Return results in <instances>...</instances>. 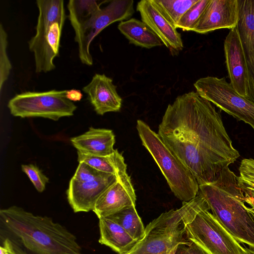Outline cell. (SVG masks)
Masks as SVG:
<instances>
[{
    "label": "cell",
    "mask_w": 254,
    "mask_h": 254,
    "mask_svg": "<svg viewBox=\"0 0 254 254\" xmlns=\"http://www.w3.org/2000/svg\"><path fill=\"white\" fill-rule=\"evenodd\" d=\"M238 2L237 27L248 67L250 100L254 103V0H238Z\"/></svg>",
    "instance_id": "cell-17"
},
{
    "label": "cell",
    "mask_w": 254,
    "mask_h": 254,
    "mask_svg": "<svg viewBox=\"0 0 254 254\" xmlns=\"http://www.w3.org/2000/svg\"><path fill=\"white\" fill-rule=\"evenodd\" d=\"M2 246L7 250L8 254H24L17 247L8 239L1 240Z\"/></svg>",
    "instance_id": "cell-31"
},
{
    "label": "cell",
    "mask_w": 254,
    "mask_h": 254,
    "mask_svg": "<svg viewBox=\"0 0 254 254\" xmlns=\"http://www.w3.org/2000/svg\"><path fill=\"white\" fill-rule=\"evenodd\" d=\"M165 18L175 27L184 14L198 0H151Z\"/></svg>",
    "instance_id": "cell-23"
},
{
    "label": "cell",
    "mask_w": 254,
    "mask_h": 254,
    "mask_svg": "<svg viewBox=\"0 0 254 254\" xmlns=\"http://www.w3.org/2000/svg\"><path fill=\"white\" fill-rule=\"evenodd\" d=\"M213 215L239 243L254 249V213L245 204L238 177L229 167L214 182L199 186Z\"/></svg>",
    "instance_id": "cell-3"
},
{
    "label": "cell",
    "mask_w": 254,
    "mask_h": 254,
    "mask_svg": "<svg viewBox=\"0 0 254 254\" xmlns=\"http://www.w3.org/2000/svg\"><path fill=\"white\" fill-rule=\"evenodd\" d=\"M0 237L24 254H83L75 236L65 227L15 205L0 210Z\"/></svg>",
    "instance_id": "cell-2"
},
{
    "label": "cell",
    "mask_w": 254,
    "mask_h": 254,
    "mask_svg": "<svg viewBox=\"0 0 254 254\" xmlns=\"http://www.w3.org/2000/svg\"><path fill=\"white\" fill-rule=\"evenodd\" d=\"M83 94L77 89H70L66 91V97L72 102L79 101L81 100Z\"/></svg>",
    "instance_id": "cell-32"
},
{
    "label": "cell",
    "mask_w": 254,
    "mask_h": 254,
    "mask_svg": "<svg viewBox=\"0 0 254 254\" xmlns=\"http://www.w3.org/2000/svg\"><path fill=\"white\" fill-rule=\"evenodd\" d=\"M209 1L210 0H198L182 17L176 28L192 31Z\"/></svg>",
    "instance_id": "cell-24"
},
{
    "label": "cell",
    "mask_w": 254,
    "mask_h": 254,
    "mask_svg": "<svg viewBox=\"0 0 254 254\" xmlns=\"http://www.w3.org/2000/svg\"><path fill=\"white\" fill-rule=\"evenodd\" d=\"M107 174L100 172L83 162H80L72 178L79 182H87L97 180Z\"/></svg>",
    "instance_id": "cell-27"
},
{
    "label": "cell",
    "mask_w": 254,
    "mask_h": 254,
    "mask_svg": "<svg viewBox=\"0 0 254 254\" xmlns=\"http://www.w3.org/2000/svg\"><path fill=\"white\" fill-rule=\"evenodd\" d=\"M99 242L106 245L119 254H126L137 241L119 224L108 217L99 219Z\"/></svg>",
    "instance_id": "cell-19"
},
{
    "label": "cell",
    "mask_w": 254,
    "mask_h": 254,
    "mask_svg": "<svg viewBox=\"0 0 254 254\" xmlns=\"http://www.w3.org/2000/svg\"><path fill=\"white\" fill-rule=\"evenodd\" d=\"M224 51L230 84L240 95L250 100L248 67L237 26L226 37Z\"/></svg>",
    "instance_id": "cell-11"
},
{
    "label": "cell",
    "mask_w": 254,
    "mask_h": 254,
    "mask_svg": "<svg viewBox=\"0 0 254 254\" xmlns=\"http://www.w3.org/2000/svg\"><path fill=\"white\" fill-rule=\"evenodd\" d=\"M245 202L251 206L250 207V210L254 213V199L245 196Z\"/></svg>",
    "instance_id": "cell-33"
},
{
    "label": "cell",
    "mask_w": 254,
    "mask_h": 254,
    "mask_svg": "<svg viewBox=\"0 0 254 254\" xmlns=\"http://www.w3.org/2000/svg\"><path fill=\"white\" fill-rule=\"evenodd\" d=\"M175 254H209L194 242L188 240L178 245Z\"/></svg>",
    "instance_id": "cell-28"
},
{
    "label": "cell",
    "mask_w": 254,
    "mask_h": 254,
    "mask_svg": "<svg viewBox=\"0 0 254 254\" xmlns=\"http://www.w3.org/2000/svg\"><path fill=\"white\" fill-rule=\"evenodd\" d=\"M246 254H254V249L250 248H244Z\"/></svg>",
    "instance_id": "cell-34"
},
{
    "label": "cell",
    "mask_w": 254,
    "mask_h": 254,
    "mask_svg": "<svg viewBox=\"0 0 254 254\" xmlns=\"http://www.w3.org/2000/svg\"><path fill=\"white\" fill-rule=\"evenodd\" d=\"M238 0H210L192 31L206 34L215 30L236 27L238 20Z\"/></svg>",
    "instance_id": "cell-15"
},
{
    "label": "cell",
    "mask_w": 254,
    "mask_h": 254,
    "mask_svg": "<svg viewBox=\"0 0 254 254\" xmlns=\"http://www.w3.org/2000/svg\"><path fill=\"white\" fill-rule=\"evenodd\" d=\"M132 0H114L103 8L96 0H70L68 18L74 31L81 62L93 64L90 46L104 28L117 21L128 20L134 12Z\"/></svg>",
    "instance_id": "cell-4"
},
{
    "label": "cell",
    "mask_w": 254,
    "mask_h": 254,
    "mask_svg": "<svg viewBox=\"0 0 254 254\" xmlns=\"http://www.w3.org/2000/svg\"><path fill=\"white\" fill-rule=\"evenodd\" d=\"M239 177L244 178L254 179V159L245 158L243 159L239 168Z\"/></svg>",
    "instance_id": "cell-29"
},
{
    "label": "cell",
    "mask_w": 254,
    "mask_h": 254,
    "mask_svg": "<svg viewBox=\"0 0 254 254\" xmlns=\"http://www.w3.org/2000/svg\"><path fill=\"white\" fill-rule=\"evenodd\" d=\"M208 210L194 212L184 220L183 229L187 239L209 254H246L244 248Z\"/></svg>",
    "instance_id": "cell-8"
},
{
    "label": "cell",
    "mask_w": 254,
    "mask_h": 254,
    "mask_svg": "<svg viewBox=\"0 0 254 254\" xmlns=\"http://www.w3.org/2000/svg\"><path fill=\"white\" fill-rule=\"evenodd\" d=\"M77 152L94 156H107L115 150V135L109 129L89 127L84 133L70 139Z\"/></svg>",
    "instance_id": "cell-18"
},
{
    "label": "cell",
    "mask_w": 254,
    "mask_h": 254,
    "mask_svg": "<svg viewBox=\"0 0 254 254\" xmlns=\"http://www.w3.org/2000/svg\"><path fill=\"white\" fill-rule=\"evenodd\" d=\"M120 31L130 44L146 49L163 45L159 37L142 21L130 18L118 26Z\"/></svg>",
    "instance_id": "cell-20"
},
{
    "label": "cell",
    "mask_w": 254,
    "mask_h": 254,
    "mask_svg": "<svg viewBox=\"0 0 254 254\" xmlns=\"http://www.w3.org/2000/svg\"><path fill=\"white\" fill-rule=\"evenodd\" d=\"M66 91L24 92L10 99L7 107L15 117H41L57 121L62 117L72 116L77 108L66 98Z\"/></svg>",
    "instance_id": "cell-9"
},
{
    "label": "cell",
    "mask_w": 254,
    "mask_h": 254,
    "mask_svg": "<svg viewBox=\"0 0 254 254\" xmlns=\"http://www.w3.org/2000/svg\"><path fill=\"white\" fill-rule=\"evenodd\" d=\"M136 128L142 144L151 155L174 195L183 202L197 196L199 185L190 171L163 142L157 133L142 120Z\"/></svg>",
    "instance_id": "cell-6"
},
{
    "label": "cell",
    "mask_w": 254,
    "mask_h": 254,
    "mask_svg": "<svg viewBox=\"0 0 254 254\" xmlns=\"http://www.w3.org/2000/svg\"><path fill=\"white\" fill-rule=\"evenodd\" d=\"M96 113L103 115L117 112L122 107V99L113 80L104 74L96 73L90 82L82 88Z\"/></svg>",
    "instance_id": "cell-16"
},
{
    "label": "cell",
    "mask_w": 254,
    "mask_h": 254,
    "mask_svg": "<svg viewBox=\"0 0 254 254\" xmlns=\"http://www.w3.org/2000/svg\"><path fill=\"white\" fill-rule=\"evenodd\" d=\"M193 85L201 97L254 130V103L237 93L225 77L208 76L199 78Z\"/></svg>",
    "instance_id": "cell-10"
},
{
    "label": "cell",
    "mask_w": 254,
    "mask_h": 254,
    "mask_svg": "<svg viewBox=\"0 0 254 254\" xmlns=\"http://www.w3.org/2000/svg\"><path fill=\"white\" fill-rule=\"evenodd\" d=\"M0 254H8L6 249L2 246H0Z\"/></svg>",
    "instance_id": "cell-35"
},
{
    "label": "cell",
    "mask_w": 254,
    "mask_h": 254,
    "mask_svg": "<svg viewBox=\"0 0 254 254\" xmlns=\"http://www.w3.org/2000/svg\"><path fill=\"white\" fill-rule=\"evenodd\" d=\"M39 10L36 34L28 42L33 53L35 72H47L56 66L54 59L59 55L62 30L66 18L63 0H37Z\"/></svg>",
    "instance_id": "cell-5"
},
{
    "label": "cell",
    "mask_w": 254,
    "mask_h": 254,
    "mask_svg": "<svg viewBox=\"0 0 254 254\" xmlns=\"http://www.w3.org/2000/svg\"><path fill=\"white\" fill-rule=\"evenodd\" d=\"M21 169L29 178L36 190L39 192H43L49 182L48 178L34 164L22 165Z\"/></svg>",
    "instance_id": "cell-26"
},
{
    "label": "cell",
    "mask_w": 254,
    "mask_h": 254,
    "mask_svg": "<svg viewBox=\"0 0 254 254\" xmlns=\"http://www.w3.org/2000/svg\"><path fill=\"white\" fill-rule=\"evenodd\" d=\"M116 176V181L100 196L93 210L99 219L136 205V197L130 177L127 172Z\"/></svg>",
    "instance_id": "cell-12"
},
{
    "label": "cell",
    "mask_w": 254,
    "mask_h": 254,
    "mask_svg": "<svg viewBox=\"0 0 254 254\" xmlns=\"http://www.w3.org/2000/svg\"><path fill=\"white\" fill-rule=\"evenodd\" d=\"M7 34L2 23H0V92L7 80L12 65L8 57L7 47Z\"/></svg>",
    "instance_id": "cell-25"
},
{
    "label": "cell",
    "mask_w": 254,
    "mask_h": 254,
    "mask_svg": "<svg viewBox=\"0 0 254 254\" xmlns=\"http://www.w3.org/2000/svg\"><path fill=\"white\" fill-rule=\"evenodd\" d=\"M106 217L119 224L137 242L144 237L145 227L135 206L125 207Z\"/></svg>",
    "instance_id": "cell-22"
},
{
    "label": "cell",
    "mask_w": 254,
    "mask_h": 254,
    "mask_svg": "<svg viewBox=\"0 0 254 254\" xmlns=\"http://www.w3.org/2000/svg\"><path fill=\"white\" fill-rule=\"evenodd\" d=\"M190 206L162 213L145 228V235L126 254H175L179 245L187 242L183 222L190 214Z\"/></svg>",
    "instance_id": "cell-7"
},
{
    "label": "cell",
    "mask_w": 254,
    "mask_h": 254,
    "mask_svg": "<svg viewBox=\"0 0 254 254\" xmlns=\"http://www.w3.org/2000/svg\"><path fill=\"white\" fill-rule=\"evenodd\" d=\"M116 179L117 176L111 174L87 182H79L71 178L66 195L73 211L76 213L93 211L99 198Z\"/></svg>",
    "instance_id": "cell-14"
},
{
    "label": "cell",
    "mask_w": 254,
    "mask_h": 254,
    "mask_svg": "<svg viewBox=\"0 0 254 254\" xmlns=\"http://www.w3.org/2000/svg\"><path fill=\"white\" fill-rule=\"evenodd\" d=\"M157 133L199 186L215 181L240 156L220 113L196 92L180 95L168 105Z\"/></svg>",
    "instance_id": "cell-1"
},
{
    "label": "cell",
    "mask_w": 254,
    "mask_h": 254,
    "mask_svg": "<svg viewBox=\"0 0 254 254\" xmlns=\"http://www.w3.org/2000/svg\"><path fill=\"white\" fill-rule=\"evenodd\" d=\"M238 180L244 195L254 199V179L238 177Z\"/></svg>",
    "instance_id": "cell-30"
},
{
    "label": "cell",
    "mask_w": 254,
    "mask_h": 254,
    "mask_svg": "<svg viewBox=\"0 0 254 254\" xmlns=\"http://www.w3.org/2000/svg\"><path fill=\"white\" fill-rule=\"evenodd\" d=\"M141 21L159 37L172 55H177L184 48L181 35L176 27L161 13L151 0L139 1L136 6Z\"/></svg>",
    "instance_id": "cell-13"
},
{
    "label": "cell",
    "mask_w": 254,
    "mask_h": 254,
    "mask_svg": "<svg viewBox=\"0 0 254 254\" xmlns=\"http://www.w3.org/2000/svg\"><path fill=\"white\" fill-rule=\"evenodd\" d=\"M78 162H83L102 172L117 175L127 172L125 159L117 149L107 156L86 155L77 152Z\"/></svg>",
    "instance_id": "cell-21"
}]
</instances>
